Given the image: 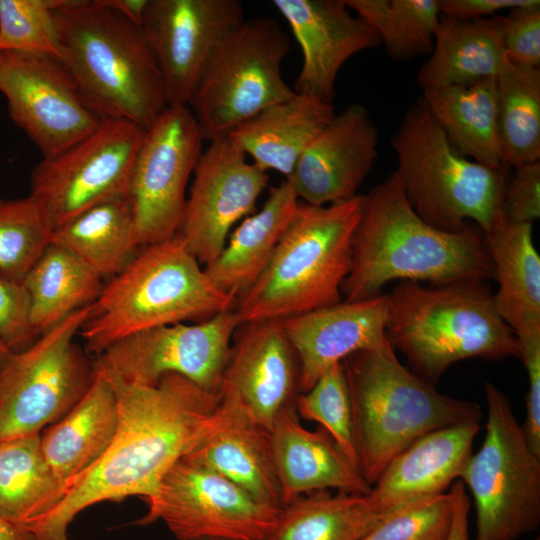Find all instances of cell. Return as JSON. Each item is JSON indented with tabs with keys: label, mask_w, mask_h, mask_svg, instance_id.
Returning a JSON list of instances; mask_svg holds the SVG:
<instances>
[{
	"label": "cell",
	"mask_w": 540,
	"mask_h": 540,
	"mask_svg": "<svg viewBox=\"0 0 540 540\" xmlns=\"http://www.w3.org/2000/svg\"><path fill=\"white\" fill-rule=\"evenodd\" d=\"M144 132L130 121L103 119L84 139L35 165L29 196L52 231L91 207L128 197Z\"/></svg>",
	"instance_id": "7c38bea8"
},
{
	"label": "cell",
	"mask_w": 540,
	"mask_h": 540,
	"mask_svg": "<svg viewBox=\"0 0 540 540\" xmlns=\"http://www.w3.org/2000/svg\"><path fill=\"white\" fill-rule=\"evenodd\" d=\"M497 129L502 164L508 168L540 159V68L512 64L496 77Z\"/></svg>",
	"instance_id": "d590c367"
},
{
	"label": "cell",
	"mask_w": 540,
	"mask_h": 540,
	"mask_svg": "<svg viewBox=\"0 0 540 540\" xmlns=\"http://www.w3.org/2000/svg\"><path fill=\"white\" fill-rule=\"evenodd\" d=\"M386 298L390 344L432 385L461 360L519 357L515 334L496 310L484 281L431 286L400 281Z\"/></svg>",
	"instance_id": "8992f818"
},
{
	"label": "cell",
	"mask_w": 540,
	"mask_h": 540,
	"mask_svg": "<svg viewBox=\"0 0 540 540\" xmlns=\"http://www.w3.org/2000/svg\"><path fill=\"white\" fill-rule=\"evenodd\" d=\"M299 202L287 179L270 187L262 207L235 226L218 257L204 267L211 281L236 299L247 291L268 265Z\"/></svg>",
	"instance_id": "f1b7e54d"
},
{
	"label": "cell",
	"mask_w": 540,
	"mask_h": 540,
	"mask_svg": "<svg viewBox=\"0 0 540 540\" xmlns=\"http://www.w3.org/2000/svg\"><path fill=\"white\" fill-rule=\"evenodd\" d=\"M491 278L484 236L471 226L447 232L426 223L407 201L396 171L364 195L344 300L379 296L394 280L443 285Z\"/></svg>",
	"instance_id": "7a4b0ae2"
},
{
	"label": "cell",
	"mask_w": 540,
	"mask_h": 540,
	"mask_svg": "<svg viewBox=\"0 0 540 540\" xmlns=\"http://www.w3.org/2000/svg\"><path fill=\"white\" fill-rule=\"evenodd\" d=\"M13 352L5 345V343L0 339V368L4 363L9 359Z\"/></svg>",
	"instance_id": "f907efd6"
},
{
	"label": "cell",
	"mask_w": 540,
	"mask_h": 540,
	"mask_svg": "<svg viewBox=\"0 0 540 540\" xmlns=\"http://www.w3.org/2000/svg\"><path fill=\"white\" fill-rule=\"evenodd\" d=\"M504 16L462 20L441 16L430 58L416 82L422 90L497 77L508 63Z\"/></svg>",
	"instance_id": "f546056e"
},
{
	"label": "cell",
	"mask_w": 540,
	"mask_h": 540,
	"mask_svg": "<svg viewBox=\"0 0 540 540\" xmlns=\"http://www.w3.org/2000/svg\"><path fill=\"white\" fill-rule=\"evenodd\" d=\"M422 99L457 152L491 168L504 166L498 142L496 77L422 90Z\"/></svg>",
	"instance_id": "4dcf8cb0"
},
{
	"label": "cell",
	"mask_w": 540,
	"mask_h": 540,
	"mask_svg": "<svg viewBox=\"0 0 540 540\" xmlns=\"http://www.w3.org/2000/svg\"><path fill=\"white\" fill-rule=\"evenodd\" d=\"M378 34L387 54L410 60L430 54L441 11L439 0H344Z\"/></svg>",
	"instance_id": "8d00e7d4"
},
{
	"label": "cell",
	"mask_w": 540,
	"mask_h": 540,
	"mask_svg": "<svg viewBox=\"0 0 540 540\" xmlns=\"http://www.w3.org/2000/svg\"><path fill=\"white\" fill-rule=\"evenodd\" d=\"M454 495L452 524L447 540H470L468 515L471 500L461 480H456L450 487Z\"/></svg>",
	"instance_id": "7dc6e473"
},
{
	"label": "cell",
	"mask_w": 540,
	"mask_h": 540,
	"mask_svg": "<svg viewBox=\"0 0 540 540\" xmlns=\"http://www.w3.org/2000/svg\"><path fill=\"white\" fill-rule=\"evenodd\" d=\"M483 236L498 283L493 293L496 310L516 338L540 335V257L532 224L501 213Z\"/></svg>",
	"instance_id": "4316f807"
},
{
	"label": "cell",
	"mask_w": 540,
	"mask_h": 540,
	"mask_svg": "<svg viewBox=\"0 0 540 540\" xmlns=\"http://www.w3.org/2000/svg\"><path fill=\"white\" fill-rule=\"evenodd\" d=\"M0 92L8 112L40 150L54 157L91 134L101 123L71 75L55 57L0 52Z\"/></svg>",
	"instance_id": "2e32d148"
},
{
	"label": "cell",
	"mask_w": 540,
	"mask_h": 540,
	"mask_svg": "<svg viewBox=\"0 0 540 540\" xmlns=\"http://www.w3.org/2000/svg\"><path fill=\"white\" fill-rule=\"evenodd\" d=\"M243 20L238 0H149L142 28L157 58L168 106H188L214 47Z\"/></svg>",
	"instance_id": "ac0fdd59"
},
{
	"label": "cell",
	"mask_w": 540,
	"mask_h": 540,
	"mask_svg": "<svg viewBox=\"0 0 540 540\" xmlns=\"http://www.w3.org/2000/svg\"><path fill=\"white\" fill-rule=\"evenodd\" d=\"M37 338L31 325L30 297L23 280L0 274V339L15 353L28 348Z\"/></svg>",
	"instance_id": "b9f144b4"
},
{
	"label": "cell",
	"mask_w": 540,
	"mask_h": 540,
	"mask_svg": "<svg viewBox=\"0 0 540 540\" xmlns=\"http://www.w3.org/2000/svg\"><path fill=\"white\" fill-rule=\"evenodd\" d=\"M240 323L231 309L195 324L176 323L134 333L94 357V374L127 385H154L166 374H178L208 392L219 393Z\"/></svg>",
	"instance_id": "4fadbf2b"
},
{
	"label": "cell",
	"mask_w": 540,
	"mask_h": 540,
	"mask_svg": "<svg viewBox=\"0 0 540 540\" xmlns=\"http://www.w3.org/2000/svg\"><path fill=\"white\" fill-rule=\"evenodd\" d=\"M503 41L512 64L540 68V1L513 8L504 16Z\"/></svg>",
	"instance_id": "7bdbcfd3"
},
{
	"label": "cell",
	"mask_w": 540,
	"mask_h": 540,
	"mask_svg": "<svg viewBox=\"0 0 540 540\" xmlns=\"http://www.w3.org/2000/svg\"><path fill=\"white\" fill-rule=\"evenodd\" d=\"M289 49L288 36L270 17L244 19L223 35L188 103L204 141L295 93L281 72Z\"/></svg>",
	"instance_id": "9c48e42d"
},
{
	"label": "cell",
	"mask_w": 540,
	"mask_h": 540,
	"mask_svg": "<svg viewBox=\"0 0 540 540\" xmlns=\"http://www.w3.org/2000/svg\"><path fill=\"white\" fill-rule=\"evenodd\" d=\"M111 385L118 399L113 441L56 507L27 527L38 540H71L74 518L103 501L137 496L152 507L163 478L197 443L221 398V391L208 392L178 374L154 385Z\"/></svg>",
	"instance_id": "6da1fadb"
},
{
	"label": "cell",
	"mask_w": 540,
	"mask_h": 540,
	"mask_svg": "<svg viewBox=\"0 0 540 540\" xmlns=\"http://www.w3.org/2000/svg\"><path fill=\"white\" fill-rule=\"evenodd\" d=\"M364 195L329 205L303 201L268 265L236 299L242 322L284 319L343 300Z\"/></svg>",
	"instance_id": "52a82bcc"
},
{
	"label": "cell",
	"mask_w": 540,
	"mask_h": 540,
	"mask_svg": "<svg viewBox=\"0 0 540 540\" xmlns=\"http://www.w3.org/2000/svg\"><path fill=\"white\" fill-rule=\"evenodd\" d=\"M134 24L142 27L149 0H106Z\"/></svg>",
	"instance_id": "c3c4849f"
},
{
	"label": "cell",
	"mask_w": 540,
	"mask_h": 540,
	"mask_svg": "<svg viewBox=\"0 0 540 540\" xmlns=\"http://www.w3.org/2000/svg\"><path fill=\"white\" fill-rule=\"evenodd\" d=\"M92 304L69 315L0 368V441L40 433L65 416L94 380L75 337Z\"/></svg>",
	"instance_id": "8fae6325"
},
{
	"label": "cell",
	"mask_w": 540,
	"mask_h": 540,
	"mask_svg": "<svg viewBox=\"0 0 540 540\" xmlns=\"http://www.w3.org/2000/svg\"><path fill=\"white\" fill-rule=\"evenodd\" d=\"M203 141L188 106H168L145 129L128 195L141 247L179 232L187 183L203 152Z\"/></svg>",
	"instance_id": "9a60e30c"
},
{
	"label": "cell",
	"mask_w": 540,
	"mask_h": 540,
	"mask_svg": "<svg viewBox=\"0 0 540 540\" xmlns=\"http://www.w3.org/2000/svg\"><path fill=\"white\" fill-rule=\"evenodd\" d=\"M453 511L454 495L449 489L384 513L359 540H447Z\"/></svg>",
	"instance_id": "60d3db41"
},
{
	"label": "cell",
	"mask_w": 540,
	"mask_h": 540,
	"mask_svg": "<svg viewBox=\"0 0 540 540\" xmlns=\"http://www.w3.org/2000/svg\"><path fill=\"white\" fill-rule=\"evenodd\" d=\"M502 214L515 222L530 223L540 217V161L514 167L506 183Z\"/></svg>",
	"instance_id": "ee69618b"
},
{
	"label": "cell",
	"mask_w": 540,
	"mask_h": 540,
	"mask_svg": "<svg viewBox=\"0 0 540 540\" xmlns=\"http://www.w3.org/2000/svg\"><path fill=\"white\" fill-rule=\"evenodd\" d=\"M359 469L372 486L388 463L422 435L465 422H481L473 401L438 392L398 360L388 338L342 362Z\"/></svg>",
	"instance_id": "5b68a950"
},
{
	"label": "cell",
	"mask_w": 540,
	"mask_h": 540,
	"mask_svg": "<svg viewBox=\"0 0 540 540\" xmlns=\"http://www.w3.org/2000/svg\"><path fill=\"white\" fill-rule=\"evenodd\" d=\"M246 157L227 134L209 142L193 172L178 233L204 267L221 253L236 223L256 211L267 187L268 172Z\"/></svg>",
	"instance_id": "e0dca14e"
},
{
	"label": "cell",
	"mask_w": 540,
	"mask_h": 540,
	"mask_svg": "<svg viewBox=\"0 0 540 540\" xmlns=\"http://www.w3.org/2000/svg\"><path fill=\"white\" fill-rule=\"evenodd\" d=\"M117 425L116 392L105 377L94 374L85 395L40 437L43 455L66 489L105 454Z\"/></svg>",
	"instance_id": "83f0119b"
},
{
	"label": "cell",
	"mask_w": 540,
	"mask_h": 540,
	"mask_svg": "<svg viewBox=\"0 0 540 540\" xmlns=\"http://www.w3.org/2000/svg\"><path fill=\"white\" fill-rule=\"evenodd\" d=\"M31 325L39 337L77 310L92 304L103 280L66 249L49 243L26 274Z\"/></svg>",
	"instance_id": "836d02e7"
},
{
	"label": "cell",
	"mask_w": 540,
	"mask_h": 540,
	"mask_svg": "<svg viewBox=\"0 0 540 540\" xmlns=\"http://www.w3.org/2000/svg\"><path fill=\"white\" fill-rule=\"evenodd\" d=\"M280 510L217 472L181 458L163 478L155 504L135 524L162 521L176 540H267Z\"/></svg>",
	"instance_id": "5bb4252c"
},
{
	"label": "cell",
	"mask_w": 540,
	"mask_h": 540,
	"mask_svg": "<svg viewBox=\"0 0 540 540\" xmlns=\"http://www.w3.org/2000/svg\"><path fill=\"white\" fill-rule=\"evenodd\" d=\"M484 393V441L459 480L473 498L475 540H516L540 524V456L529 446L508 397L491 382Z\"/></svg>",
	"instance_id": "30bf717a"
},
{
	"label": "cell",
	"mask_w": 540,
	"mask_h": 540,
	"mask_svg": "<svg viewBox=\"0 0 540 540\" xmlns=\"http://www.w3.org/2000/svg\"><path fill=\"white\" fill-rule=\"evenodd\" d=\"M2 200H3V199H2L1 196H0V202H1Z\"/></svg>",
	"instance_id": "f5cc1de1"
},
{
	"label": "cell",
	"mask_w": 540,
	"mask_h": 540,
	"mask_svg": "<svg viewBox=\"0 0 540 540\" xmlns=\"http://www.w3.org/2000/svg\"><path fill=\"white\" fill-rule=\"evenodd\" d=\"M481 422H465L430 431L382 471L368 494L381 513L446 493L459 480L472 453Z\"/></svg>",
	"instance_id": "cb8c5ba5"
},
{
	"label": "cell",
	"mask_w": 540,
	"mask_h": 540,
	"mask_svg": "<svg viewBox=\"0 0 540 540\" xmlns=\"http://www.w3.org/2000/svg\"><path fill=\"white\" fill-rule=\"evenodd\" d=\"M198 540H224V539H212V538H204V539H198Z\"/></svg>",
	"instance_id": "816d5d0a"
},
{
	"label": "cell",
	"mask_w": 540,
	"mask_h": 540,
	"mask_svg": "<svg viewBox=\"0 0 540 540\" xmlns=\"http://www.w3.org/2000/svg\"><path fill=\"white\" fill-rule=\"evenodd\" d=\"M51 228L30 197L0 202V274L23 280L47 245Z\"/></svg>",
	"instance_id": "74e56055"
},
{
	"label": "cell",
	"mask_w": 540,
	"mask_h": 540,
	"mask_svg": "<svg viewBox=\"0 0 540 540\" xmlns=\"http://www.w3.org/2000/svg\"><path fill=\"white\" fill-rule=\"evenodd\" d=\"M290 26L303 61L295 93L332 103L338 73L353 55L378 47L377 32L344 0H273Z\"/></svg>",
	"instance_id": "ffe728a7"
},
{
	"label": "cell",
	"mask_w": 540,
	"mask_h": 540,
	"mask_svg": "<svg viewBox=\"0 0 540 540\" xmlns=\"http://www.w3.org/2000/svg\"><path fill=\"white\" fill-rule=\"evenodd\" d=\"M270 434L283 506L301 495L327 489L370 493L372 486L358 466L322 427L316 431L306 429L295 406L279 414Z\"/></svg>",
	"instance_id": "d4e9b609"
},
{
	"label": "cell",
	"mask_w": 540,
	"mask_h": 540,
	"mask_svg": "<svg viewBox=\"0 0 540 540\" xmlns=\"http://www.w3.org/2000/svg\"><path fill=\"white\" fill-rule=\"evenodd\" d=\"M281 320L298 357L299 391H308L330 367L386 338L387 298L346 301Z\"/></svg>",
	"instance_id": "603a6c76"
},
{
	"label": "cell",
	"mask_w": 540,
	"mask_h": 540,
	"mask_svg": "<svg viewBox=\"0 0 540 540\" xmlns=\"http://www.w3.org/2000/svg\"><path fill=\"white\" fill-rule=\"evenodd\" d=\"M182 458L217 472L265 504L283 507L270 430L229 389L221 388L207 427Z\"/></svg>",
	"instance_id": "7402d4cb"
},
{
	"label": "cell",
	"mask_w": 540,
	"mask_h": 540,
	"mask_svg": "<svg viewBox=\"0 0 540 540\" xmlns=\"http://www.w3.org/2000/svg\"><path fill=\"white\" fill-rule=\"evenodd\" d=\"M201 266L180 233L141 247L92 303L79 331L86 353L95 357L134 333L202 322L234 309L236 298L220 290Z\"/></svg>",
	"instance_id": "277c9868"
},
{
	"label": "cell",
	"mask_w": 540,
	"mask_h": 540,
	"mask_svg": "<svg viewBox=\"0 0 540 540\" xmlns=\"http://www.w3.org/2000/svg\"><path fill=\"white\" fill-rule=\"evenodd\" d=\"M368 494L301 495L281 508L267 540H359L384 515Z\"/></svg>",
	"instance_id": "e575fe53"
},
{
	"label": "cell",
	"mask_w": 540,
	"mask_h": 540,
	"mask_svg": "<svg viewBox=\"0 0 540 540\" xmlns=\"http://www.w3.org/2000/svg\"><path fill=\"white\" fill-rule=\"evenodd\" d=\"M378 132L368 109L354 103L333 116L287 180L298 199L324 206L349 200L378 156Z\"/></svg>",
	"instance_id": "44dd1931"
},
{
	"label": "cell",
	"mask_w": 540,
	"mask_h": 540,
	"mask_svg": "<svg viewBox=\"0 0 540 540\" xmlns=\"http://www.w3.org/2000/svg\"><path fill=\"white\" fill-rule=\"evenodd\" d=\"M519 357L526 369L528 391L523 431L532 451L540 456V335L516 338Z\"/></svg>",
	"instance_id": "f6af8a7d"
},
{
	"label": "cell",
	"mask_w": 540,
	"mask_h": 540,
	"mask_svg": "<svg viewBox=\"0 0 540 540\" xmlns=\"http://www.w3.org/2000/svg\"><path fill=\"white\" fill-rule=\"evenodd\" d=\"M334 115L332 103L294 93L237 125L228 136L256 166L287 179Z\"/></svg>",
	"instance_id": "484cf974"
},
{
	"label": "cell",
	"mask_w": 540,
	"mask_h": 540,
	"mask_svg": "<svg viewBox=\"0 0 540 540\" xmlns=\"http://www.w3.org/2000/svg\"><path fill=\"white\" fill-rule=\"evenodd\" d=\"M295 408L298 416L318 422L341 451L358 466L352 435L350 395L342 363L330 367L308 391L300 393Z\"/></svg>",
	"instance_id": "f35d334b"
},
{
	"label": "cell",
	"mask_w": 540,
	"mask_h": 540,
	"mask_svg": "<svg viewBox=\"0 0 540 540\" xmlns=\"http://www.w3.org/2000/svg\"><path fill=\"white\" fill-rule=\"evenodd\" d=\"M54 14L59 60L89 108L147 129L168 104L143 28L106 0H60Z\"/></svg>",
	"instance_id": "3957f363"
},
{
	"label": "cell",
	"mask_w": 540,
	"mask_h": 540,
	"mask_svg": "<svg viewBox=\"0 0 540 540\" xmlns=\"http://www.w3.org/2000/svg\"><path fill=\"white\" fill-rule=\"evenodd\" d=\"M0 540H38L36 536L23 525H19L0 517Z\"/></svg>",
	"instance_id": "681fc988"
},
{
	"label": "cell",
	"mask_w": 540,
	"mask_h": 540,
	"mask_svg": "<svg viewBox=\"0 0 540 540\" xmlns=\"http://www.w3.org/2000/svg\"><path fill=\"white\" fill-rule=\"evenodd\" d=\"M300 367L280 319L242 322L234 332L221 388L231 390L260 425L271 430L295 406Z\"/></svg>",
	"instance_id": "d6986e66"
},
{
	"label": "cell",
	"mask_w": 540,
	"mask_h": 540,
	"mask_svg": "<svg viewBox=\"0 0 540 540\" xmlns=\"http://www.w3.org/2000/svg\"><path fill=\"white\" fill-rule=\"evenodd\" d=\"M407 201L429 225L460 232L474 221L483 234L501 215L509 168H491L450 144L420 98L391 138Z\"/></svg>",
	"instance_id": "ba28073f"
},
{
	"label": "cell",
	"mask_w": 540,
	"mask_h": 540,
	"mask_svg": "<svg viewBox=\"0 0 540 540\" xmlns=\"http://www.w3.org/2000/svg\"><path fill=\"white\" fill-rule=\"evenodd\" d=\"M50 242L72 253L103 281L125 269L141 248L129 197L89 208L55 228Z\"/></svg>",
	"instance_id": "1f68e13d"
},
{
	"label": "cell",
	"mask_w": 540,
	"mask_h": 540,
	"mask_svg": "<svg viewBox=\"0 0 540 540\" xmlns=\"http://www.w3.org/2000/svg\"><path fill=\"white\" fill-rule=\"evenodd\" d=\"M40 437L0 441V517L26 527L49 514L67 490L48 465Z\"/></svg>",
	"instance_id": "d6a6232c"
},
{
	"label": "cell",
	"mask_w": 540,
	"mask_h": 540,
	"mask_svg": "<svg viewBox=\"0 0 540 540\" xmlns=\"http://www.w3.org/2000/svg\"><path fill=\"white\" fill-rule=\"evenodd\" d=\"M534 0H439L444 17L474 20L497 15L499 11L526 6Z\"/></svg>",
	"instance_id": "bcb514c9"
},
{
	"label": "cell",
	"mask_w": 540,
	"mask_h": 540,
	"mask_svg": "<svg viewBox=\"0 0 540 540\" xmlns=\"http://www.w3.org/2000/svg\"><path fill=\"white\" fill-rule=\"evenodd\" d=\"M60 0H0V52L60 59L55 9Z\"/></svg>",
	"instance_id": "ab89813d"
}]
</instances>
